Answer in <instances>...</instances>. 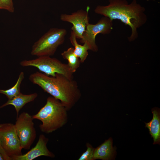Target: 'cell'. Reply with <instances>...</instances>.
Returning a JSON list of instances; mask_svg holds the SVG:
<instances>
[{"instance_id":"cell-1","label":"cell","mask_w":160,"mask_h":160,"mask_svg":"<svg viewBox=\"0 0 160 160\" xmlns=\"http://www.w3.org/2000/svg\"><path fill=\"white\" fill-rule=\"evenodd\" d=\"M29 79L44 92L59 100L68 111L81 97V92L77 82L62 74L57 73L55 76H52L37 71L31 74Z\"/></svg>"},{"instance_id":"cell-9","label":"cell","mask_w":160,"mask_h":160,"mask_svg":"<svg viewBox=\"0 0 160 160\" xmlns=\"http://www.w3.org/2000/svg\"><path fill=\"white\" fill-rule=\"evenodd\" d=\"M89 9V7H87L86 10L81 9L71 15L62 14L60 15V19L62 21L72 24L71 29L77 39L82 38L86 27L89 23L88 13Z\"/></svg>"},{"instance_id":"cell-20","label":"cell","mask_w":160,"mask_h":160,"mask_svg":"<svg viewBox=\"0 0 160 160\" xmlns=\"http://www.w3.org/2000/svg\"><path fill=\"white\" fill-rule=\"evenodd\" d=\"M4 160L3 156L0 153V160Z\"/></svg>"},{"instance_id":"cell-11","label":"cell","mask_w":160,"mask_h":160,"mask_svg":"<svg viewBox=\"0 0 160 160\" xmlns=\"http://www.w3.org/2000/svg\"><path fill=\"white\" fill-rule=\"evenodd\" d=\"M112 144V139L110 137L95 148L94 160L99 159L109 160L113 159L116 154V148L113 147Z\"/></svg>"},{"instance_id":"cell-18","label":"cell","mask_w":160,"mask_h":160,"mask_svg":"<svg viewBox=\"0 0 160 160\" xmlns=\"http://www.w3.org/2000/svg\"><path fill=\"white\" fill-rule=\"evenodd\" d=\"M0 8L12 13L14 11L12 0H0Z\"/></svg>"},{"instance_id":"cell-16","label":"cell","mask_w":160,"mask_h":160,"mask_svg":"<svg viewBox=\"0 0 160 160\" xmlns=\"http://www.w3.org/2000/svg\"><path fill=\"white\" fill-rule=\"evenodd\" d=\"M24 73L21 72L15 85L11 88L5 90L0 89V93L5 95L8 100L11 99L20 93V86L24 79Z\"/></svg>"},{"instance_id":"cell-17","label":"cell","mask_w":160,"mask_h":160,"mask_svg":"<svg viewBox=\"0 0 160 160\" xmlns=\"http://www.w3.org/2000/svg\"><path fill=\"white\" fill-rule=\"evenodd\" d=\"M87 149L79 158L78 160H94V154L95 148L89 143L86 144Z\"/></svg>"},{"instance_id":"cell-21","label":"cell","mask_w":160,"mask_h":160,"mask_svg":"<svg viewBox=\"0 0 160 160\" xmlns=\"http://www.w3.org/2000/svg\"><path fill=\"white\" fill-rule=\"evenodd\" d=\"M1 9L0 8V9Z\"/></svg>"},{"instance_id":"cell-6","label":"cell","mask_w":160,"mask_h":160,"mask_svg":"<svg viewBox=\"0 0 160 160\" xmlns=\"http://www.w3.org/2000/svg\"><path fill=\"white\" fill-rule=\"evenodd\" d=\"M0 144L6 154L11 160L13 156L22 154L23 148L15 124L11 123L0 124Z\"/></svg>"},{"instance_id":"cell-3","label":"cell","mask_w":160,"mask_h":160,"mask_svg":"<svg viewBox=\"0 0 160 160\" xmlns=\"http://www.w3.org/2000/svg\"><path fill=\"white\" fill-rule=\"evenodd\" d=\"M67 110L60 101L51 96L48 97L45 105L37 113L32 116L33 119L42 122L40 130L49 134L65 125L68 121Z\"/></svg>"},{"instance_id":"cell-4","label":"cell","mask_w":160,"mask_h":160,"mask_svg":"<svg viewBox=\"0 0 160 160\" xmlns=\"http://www.w3.org/2000/svg\"><path fill=\"white\" fill-rule=\"evenodd\" d=\"M67 33L64 28L50 29L33 45L31 55L38 57L53 55L59 46L64 43Z\"/></svg>"},{"instance_id":"cell-8","label":"cell","mask_w":160,"mask_h":160,"mask_svg":"<svg viewBox=\"0 0 160 160\" xmlns=\"http://www.w3.org/2000/svg\"><path fill=\"white\" fill-rule=\"evenodd\" d=\"M33 119L32 116L23 112L17 116L15 124L21 145L26 150L30 148L36 136Z\"/></svg>"},{"instance_id":"cell-2","label":"cell","mask_w":160,"mask_h":160,"mask_svg":"<svg viewBox=\"0 0 160 160\" xmlns=\"http://www.w3.org/2000/svg\"><path fill=\"white\" fill-rule=\"evenodd\" d=\"M106 6L98 5L94 10L97 14L101 15L113 20H120L131 28L132 33L128 37L129 41H134L138 37L137 29L147 21L145 13V8L133 0L129 4L126 0H109Z\"/></svg>"},{"instance_id":"cell-7","label":"cell","mask_w":160,"mask_h":160,"mask_svg":"<svg viewBox=\"0 0 160 160\" xmlns=\"http://www.w3.org/2000/svg\"><path fill=\"white\" fill-rule=\"evenodd\" d=\"M113 20L105 16L100 19L95 24L89 23L82 38L80 39L81 43L85 44L89 50L97 52L98 47L95 42L96 36L99 33L104 35L109 34L113 29Z\"/></svg>"},{"instance_id":"cell-13","label":"cell","mask_w":160,"mask_h":160,"mask_svg":"<svg viewBox=\"0 0 160 160\" xmlns=\"http://www.w3.org/2000/svg\"><path fill=\"white\" fill-rule=\"evenodd\" d=\"M36 93L25 95L20 93L11 99L8 100L6 103L1 105V108L9 105H13L16 110L17 116H18L20 110L27 103L33 101L37 97Z\"/></svg>"},{"instance_id":"cell-12","label":"cell","mask_w":160,"mask_h":160,"mask_svg":"<svg viewBox=\"0 0 160 160\" xmlns=\"http://www.w3.org/2000/svg\"><path fill=\"white\" fill-rule=\"evenodd\" d=\"M153 114L152 120L148 123H145V127L149 129V133L153 138V144L160 143V111L157 107L151 109Z\"/></svg>"},{"instance_id":"cell-14","label":"cell","mask_w":160,"mask_h":160,"mask_svg":"<svg viewBox=\"0 0 160 160\" xmlns=\"http://www.w3.org/2000/svg\"><path fill=\"white\" fill-rule=\"evenodd\" d=\"M76 38L74 33L71 31L70 39L72 45L74 47V53L80 59L81 63H84L87 57L88 48L87 45L79 44L77 41Z\"/></svg>"},{"instance_id":"cell-19","label":"cell","mask_w":160,"mask_h":160,"mask_svg":"<svg viewBox=\"0 0 160 160\" xmlns=\"http://www.w3.org/2000/svg\"><path fill=\"white\" fill-rule=\"evenodd\" d=\"M0 153L3 156L4 160H11V159L8 157L5 153L2 148L0 144Z\"/></svg>"},{"instance_id":"cell-10","label":"cell","mask_w":160,"mask_h":160,"mask_svg":"<svg viewBox=\"0 0 160 160\" xmlns=\"http://www.w3.org/2000/svg\"><path fill=\"white\" fill-rule=\"evenodd\" d=\"M48 141V139L44 135H40L35 146L25 154L13 156L11 158L12 160H32L41 156L55 157L54 154L47 148Z\"/></svg>"},{"instance_id":"cell-15","label":"cell","mask_w":160,"mask_h":160,"mask_svg":"<svg viewBox=\"0 0 160 160\" xmlns=\"http://www.w3.org/2000/svg\"><path fill=\"white\" fill-rule=\"evenodd\" d=\"M61 55L64 59L68 61L67 64L72 71L74 73L80 66V60L74 53V48L71 47L63 52Z\"/></svg>"},{"instance_id":"cell-5","label":"cell","mask_w":160,"mask_h":160,"mask_svg":"<svg viewBox=\"0 0 160 160\" xmlns=\"http://www.w3.org/2000/svg\"><path fill=\"white\" fill-rule=\"evenodd\" d=\"M20 65L23 67H36L40 71L48 76H55L56 74L58 73L64 75L69 79H73L74 73L67 64L49 56H41L31 60H24L20 62Z\"/></svg>"}]
</instances>
